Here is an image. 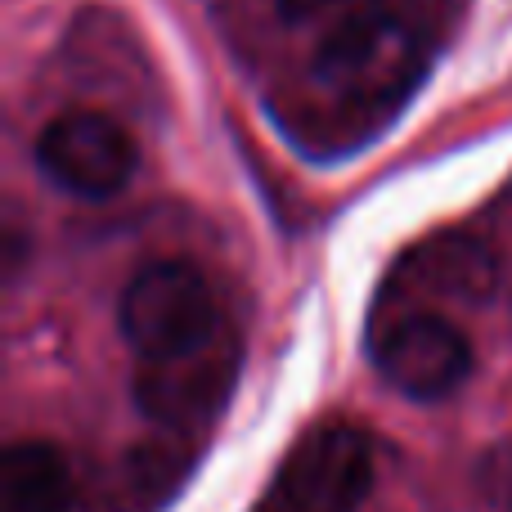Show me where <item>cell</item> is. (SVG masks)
Here are the masks:
<instances>
[{
    "label": "cell",
    "mask_w": 512,
    "mask_h": 512,
    "mask_svg": "<svg viewBox=\"0 0 512 512\" xmlns=\"http://www.w3.org/2000/svg\"><path fill=\"white\" fill-rule=\"evenodd\" d=\"M117 324L135 360H158L212 342L225 324L207 274L189 261H149L117 301Z\"/></svg>",
    "instance_id": "cell-1"
},
{
    "label": "cell",
    "mask_w": 512,
    "mask_h": 512,
    "mask_svg": "<svg viewBox=\"0 0 512 512\" xmlns=\"http://www.w3.org/2000/svg\"><path fill=\"white\" fill-rule=\"evenodd\" d=\"M373 486V445L360 427L324 423L283 459L270 512H355Z\"/></svg>",
    "instance_id": "cell-2"
},
{
    "label": "cell",
    "mask_w": 512,
    "mask_h": 512,
    "mask_svg": "<svg viewBox=\"0 0 512 512\" xmlns=\"http://www.w3.org/2000/svg\"><path fill=\"white\" fill-rule=\"evenodd\" d=\"M239 373V337L230 328L203 346H189L158 360H135V405L162 427H194L221 414Z\"/></svg>",
    "instance_id": "cell-3"
},
{
    "label": "cell",
    "mask_w": 512,
    "mask_h": 512,
    "mask_svg": "<svg viewBox=\"0 0 512 512\" xmlns=\"http://www.w3.org/2000/svg\"><path fill=\"white\" fill-rule=\"evenodd\" d=\"M135 162L140 153L126 126L95 108L59 113L36 135V167L45 171V180L77 198H113L117 189L131 185Z\"/></svg>",
    "instance_id": "cell-4"
},
{
    "label": "cell",
    "mask_w": 512,
    "mask_h": 512,
    "mask_svg": "<svg viewBox=\"0 0 512 512\" xmlns=\"http://www.w3.org/2000/svg\"><path fill=\"white\" fill-rule=\"evenodd\" d=\"M373 364L409 400H445L472 373V342L432 310H409L373 333Z\"/></svg>",
    "instance_id": "cell-5"
},
{
    "label": "cell",
    "mask_w": 512,
    "mask_h": 512,
    "mask_svg": "<svg viewBox=\"0 0 512 512\" xmlns=\"http://www.w3.org/2000/svg\"><path fill=\"white\" fill-rule=\"evenodd\" d=\"M405 63H414L409 36L382 5L319 36L315 77L333 90H346V95H355V90L360 95H391L396 72Z\"/></svg>",
    "instance_id": "cell-6"
},
{
    "label": "cell",
    "mask_w": 512,
    "mask_h": 512,
    "mask_svg": "<svg viewBox=\"0 0 512 512\" xmlns=\"http://www.w3.org/2000/svg\"><path fill=\"white\" fill-rule=\"evenodd\" d=\"M0 512H72L68 459L45 441H14L0 459Z\"/></svg>",
    "instance_id": "cell-7"
},
{
    "label": "cell",
    "mask_w": 512,
    "mask_h": 512,
    "mask_svg": "<svg viewBox=\"0 0 512 512\" xmlns=\"http://www.w3.org/2000/svg\"><path fill=\"white\" fill-rule=\"evenodd\" d=\"M423 288L459 301H481L495 292V256L477 239H436L414 256Z\"/></svg>",
    "instance_id": "cell-8"
},
{
    "label": "cell",
    "mask_w": 512,
    "mask_h": 512,
    "mask_svg": "<svg viewBox=\"0 0 512 512\" xmlns=\"http://www.w3.org/2000/svg\"><path fill=\"white\" fill-rule=\"evenodd\" d=\"M283 23L292 27H319V32H333V27L351 23L360 14L382 9V0H274Z\"/></svg>",
    "instance_id": "cell-9"
}]
</instances>
